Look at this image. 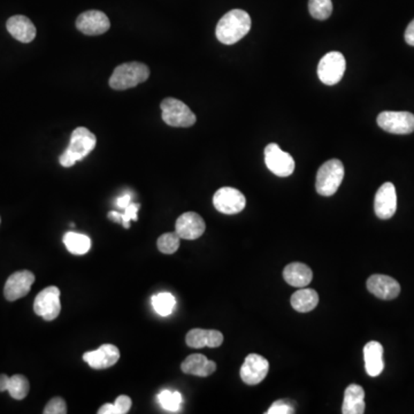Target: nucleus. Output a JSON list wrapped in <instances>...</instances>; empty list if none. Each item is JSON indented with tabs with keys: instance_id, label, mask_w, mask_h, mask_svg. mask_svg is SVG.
I'll return each instance as SVG.
<instances>
[{
	"instance_id": "25",
	"label": "nucleus",
	"mask_w": 414,
	"mask_h": 414,
	"mask_svg": "<svg viewBox=\"0 0 414 414\" xmlns=\"http://www.w3.org/2000/svg\"><path fill=\"white\" fill-rule=\"evenodd\" d=\"M64 243L73 255H85L91 249V240L89 236L73 231H69L64 236Z\"/></svg>"
},
{
	"instance_id": "9",
	"label": "nucleus",
	"mask_w": 414,
	"mask_h": 414,
	"mask_svg": "<svg viewBox=\"0 0 414 414\" xmlns=\"http://www.w3.org/2000/svg\"><path fill=\"white\" fill-rule=\"evenodd\" d=\"M265 163L273 174L280 177H290L296 166L294 158L288 152L282 151L276 143H271L266 146Z\"/></svg>"
},
{
	"instance_id": "28",
	"label": "nucleus",
	"mask_w": 414,
	"mask_h": 414,
	"mask_svg": "<svg viewBox=\"0 0 414 414\" xmlns=\"http://www.w3.org/2000/svg\"><path fill=\"white\" fill-rule=\"evenodd\" d=\"M158 401L165 410L179 412L183 404V397L179 391L163 390L158 395Z\"/></svg>"
},
{
	"instance_id": "18",
	"label": "nucleus",
	"mask_w": 414,
	"mask_h": 414,
	"mask_svg": "<svg viewBox=\"0 0 414 414\" xmlns=\"http://www.w3.org/2000/svg\"><path fill=\"white\" fill-rule=\"evenodd\" d=\"M7 30L17 41L21 43H30L37 34L35 24L30 19L24 15H14L7 20Z\"/></svg>"
},
{
	"instance_id": "6",
	"label": "nucleus",
	"mask_w": 414,
	"mask_h": 414,
	"mask_svg": "<svg viewBox=\"0 0 414 414\" xmlns=\"http://www.w3.org/2000/svg\"><path fill=\"white\" fill-rule=\"evenodd\" d=\"M346 69L344 55L341 52L333 51L323 55L318 66L320 81L326 85H335L343 78Z\"/></svg>"
},
{
	"instance_id": "22",
	"label": "nucleus",
	"mask_w": 414,
	"mask_h": 414,
	"mask_svg": "<svg viewBox=\"0 0 414 414\" xmlns=\"http://www.w3.org/2000/svg\"><path fill=\"white\" fill-rule=\"evenodd\" d=\"M285 282L295 288H305L312 281L313 272L302 262H291L283 271Z\"/></svg>"
},
{
	"instance_id": "37",
	"label": "nucleus",
	"mask_w": 414,
	"mask_h": 414,
	"mask_svg": "<svg viewBox=\"0 0 414 414\" xmlns=\"http://www.w3.org/2000/svg\"><path fill=\"white\" fill-rule=\"evenodd\" d=\"M8 384H10V377L6 374H0V393L8 390Z\"/></svg>"
},
{
	"instance_id": "21",
	"label": "nucleus",
	"mask_w": 414,
	"mask_h": 414,
	"mask_svg": "<svg viewBox=\"0 0 414 414\" xmlns=\"http://www.w3.org/2000/svg\"><path fill=\"white\" fill-rule=\"evenodd\" d=\"M181 370L183 373L191 374L196 377H210L217 370V363L212 360L207 359L204 354L194 353L188 357L181 365Z\"/></svg>"
},
{
	"instance_id": "19",
	"label": "nucleus",
	"mask_w": 414,
	"mask_h": 414,
	"mask_svg": "<svg viewBox=\"0 0 414 414\" xmlns=\"http://www.w3.org/2000/svg\"><path fill=\"white\" fill-rule=\"evenodd\" d=\"M186 343L194 349H201L205 346L217 348L224 343V335L219 330L195 328L187 334Z\"/></svg>"
},
{
	"instance_id": "33",
	"label": "nucleus",
	"mask_w": 414,
	"mask_h": 414,
	"mask_svg": "<svg viewBox=\"0 0 414 414\" xmlns=\"http://www.w3.org/2000/svg\"><path fill=\"white\" fill-rule=\"evenodd\" d=\"M66 413H67V405H66L65 401L60 397L52 398L44 408V414Z\"/></svg>"
},
{
	"instance_id": "15",
	"label": "nucleus",
	"mask_w": 414,
	"mask_h": 414,
	"mask_svg": "<svg viewBox=\"0 0 414 414\" xmlns=\"http://www.w3.org/2000/svg\"><path fill=\"white\" fill-rule=\"evenodd\" d=\"M120 359V351L113 344H104L95 351L83 354V360L93 370H106L114 366Z\"/></svg>"
},
{
	"instance_id": "7",
	"label": "nucleus",
	"mask_w": 414,
	"mask_h": 414,
	"mask_svg": "<svg viewBox=\"0 0 414 414\" xmlns=\"http://www.w3.org/2000/svg\"><path fill=\"white\" fill-rule=\"evenodd\" d=\"M34 311L46 321L57 319L62 311L59 288L53 285L43 289L35 298Z\"/></svg>"
},
{
	"instance_id": "34",
	"label": "nucleus",
	"mask_w": 414,
	"mask_h": 414,
	"mask_svg": "<svg viewBox=\"0 0 414 414\" xmlns=\"http://www.w3.org/2000/svg\"><path fill=\"white\" fill-rule=\"evenodd\" d=\"M294 413L292 405L289 404L288 402L276 401L274 404L269 408L267 414H289Z\"/></svg>"
},
{
	"instance_id": "32",
	"label": "nucleus",
	"mask_w": 414,
	"mask_h": 414,
	"mask_svg": "<svg viewBox=\"0 0 414 414\" xmlns=\"http://www.w3.org/2000/svg\"><path fill=\"white\" fill-rule=\"evenodd\" d=\"M139 206H141V205L130 203V204L125 208V213H119V212L113 210V212H109V219H112L113 221H116V222L123 221V227L127 229V228L130 227V221H137V212H138Z\"/></svg>"
},
{
	"instance_id": "13",
	"label": "nucleus",
	"mask_w": 414,
	"mask_h": 414,
	"mask_svg": "<svg viewBox=\"0 0 414 414\" xmlns=\"http://www.w3.org/2000/svg\"><path fill=\"white\" fill-rule=\"evenodd\" d=\"M397 210L396 188L391 182H386L377 190L374 199V210L377 217L387 220L394 217Z\"/></svg>"
},
{
	"instance_id": "10",
	"label": "nucleus",
	"mask_w": 414,
	"mask_h": 414,
	"mask_svg": "<svg viewBox=\"0 0 414 414\" xmlns=\"http://www.w3.org/2000/svg\"><path fill=\"white\" fill-rule=\"evenodd\" d=\"M213 205L220 213L237 214L244 210L246 199L241 191L231 187H224L215 192Z\"/></svg>"
},
{
	"instance_id": "4",
	"label": "nucleus",
	"mask_w": 414,
	"mask_h": 414,
	"mask_svg": "<svg viewBox=\"0 0 414 414\" xmlns=\"http://www.w3.org/2000/svg\"><path fill=\"white\" fill-rule=\"evenodd\" d=\"M344 177V166L339 159H330L320 167L316 174V192L323 197L336 194Z\"/></svg>"
},
{
	"instance_id": "38",
	"label": "nucleus",
	"mask_w": 414,
	"mask_h": 414,
	"mask_svg": "<svg viewBox=\"0 0 414 414\" xmlns=\"http://www.w3.org/2000/svg\"><path fill=\"white\" fill-rule=\"evenodd\" d=\"M0 222H1V220H0Z\"/></svg>"
},
{
	"instance_id": "8",
	"label": "nucleus",
	"mask_w": 414,
	"mask_h": 414,
	"mask_svg": "<svg viewBox=\"0 0 414 414\" xmlns=\"http://www.w3.org/2000/svg\"><path fill=\"white\" fill-rule=\"evenodd\" d=\"M377 125L387 133L408 135L414 132V114L384 111L377 116Z\"/></svg>"
},
{
	"instance_id": "1",
	"label": "nucleus",
	"mask_w": 414,
	"mask_h": 414,
	"mask_svg": "<svg viewBox=\"0 0 414 414\" xmlns=\"http://www.w3.org/2000/svg\"><path fill=\"white\" fill-rule=\"evenodd\" d=\"M251 29V17L245 10H231L217 22L215 35L217 41L224 45H233L241 41Z\"/></svg>"
},
{
	"instance_id": "31",
	"label": "nucleus",
	"mask_w": 414,
	"mask_h": 414,
	"mask_svg": "<svg viewBox=\"0 0 414 414\" xmlns=\"http://www.w3.org/2000/svg\"><path fill=\"white\" fill-rule=\"evenodd\" d=\"M132 408V399L126 395L119 396L116 398L114 404L102 405V408H99V414H126L129 412Z\"/></svg>"
},
{
	"instance_id": "29",
	"label": "nucleus",
	"mask_w": 414,
	"mask_h": 414,
	"mask_svg": "<svg viewBox=\"0 0 414 414\" xmlns=\"http://www.w3.org/2000/svg\"><path fill=\"white\" fill-rule=\"evenodd\" d=\"M309 14L316 20H327L333 13L332 0H309Z\"/></svg>"
},
{
	"instance_id": "3",
	"label": "nucleus",
	"mask_w": 414,
	"mask_h": 414,
	"mask_svg": "<svg viewBox=\"0 0 414 414\" xmlns=\"http://www.w3.org/2000/svg\"><path fill=\"white\" fill-rule=\"evenodd\" d=\"M150 76V69L142 62H126L116 67L109 78V87L114 90L135 88L145 82Z\"/></svg>"
},
{
	"instance_id": "12",
	"label": "nucleus",
	"mask_w": 414,
	"mask_h": 414,
	"mask_svg": "<svg viewBox=\"0 0 414 414\" xmlns=\"http://www.w3.org/2000/svg\"><path fill=\"white\" fill-rule=\"evenodd\" d=\"M76 28L78 30L81 31L82 34L98 36L109 30L111 22L104 12L96 10H87L78 17Z\"/></svg>"
},
{
	"instance_id": "27",
	"label": "nucleus",
	"mask_w": 414,
	"mask_h": 414,
	"mask_svg": "<svg viewBox=\"0 0 414 414\" xmlns=\"http://www.w3.org/2000/svg\"><path fill=\"white\" fill-rule=\"evenodd\" d=\"M29 381L27 377L21 375V374H15L13 377H10V384H8V393H10V397L17 399V401H22L27 397L29 394Z\"/></svg>"
},
{
	"instance_id": "24",
	"label": "nucleus",
	"mask_w": 414,
	"mask_h": 414,
	"mask_svg": "<svg viewBox=\"0 0 414 414\" xmlns=\"http://www.w3.org/2000/svg\"><path fill=\"white\" fill-rule=\"evenodd\" d=\"M291 306L300 313L309 312L319 304V295L313 289L300 288L291 296Z\"/></svg>"
},
{
	"instance_id": "16",
	"label": "nucleus",
	"mask_w": 414,
	"mask_h": 414,
	"mask_svg": "<svg viewBox=\"0 0 414 414\" xmlns=\"http://www.w3.org/2000/svg\"><path fill=\"white\" fill-rule=\"evenodd\" d=\"M205 221L199 214L195 212H187L179 217L175 224V231L180 238L194 241L204 234Z\"/></svg>"
},
{
	"instance_id": "26",
	"label": "nucleus",
	"mask_w": 414,
	"mask_h": 414,
	"mask_svg": "<svg viewBox=\"0 0 414 414\" xmlns=\"http://www.w3.org/2000/svg\"><path fill=\"white\" fill-rule=\"evenodd\" d=\"M177 300L170 292H160L152 297L153 309L160 316H168L173 313Z\"/></svg>"
},
{
	"instance_id": "35",
	"label": "nucleus",
	"mask_w": 414,
	"mask_h": 414,
	"mask_svg": "<svg viewBox=\"0 0 414 414\" xmlns=\"http://www.w3.org/2000/svg\"><path fill=\"white\" fill-rule=\"evenodd\" d=\"M404 37L405 42H406L408 45L414 46V19L411 21V24H408V28H406Z\"/></svg>"
},
{
	"instance_id": "30",
	"label": "nucleus",
	"mask_w": 414,
	"mask_h": 414,
	"mask_svg": "<svg viewBox=\"0 0 414 414\" xmlns=\"http://www.w3.org/2000/svg\"><path fill=\"white\" fill-rule=\"evenodd\" d=\"M180 236L175 233H167L158 238L156 245L160 252L165 255H173L180 248Z\"/></svg>"
},
{
	"instance_id": "23",
	"label": "nucleus",
	"mask_w": 414,
	"mask_h": 414,
	"mask_svg": "<svg viewBox=\"0 0 414 414\" xmlns=\"http://www.w3.org/2000/svg\"><path fill=\"white\" fill-rule=\"evenodd\" d=\"M365 412V391L361 386L350 384L344 391L343 414H363Z\"/></svg>"
},
{
	"instance_id": "36",
	"label": "nucleus",
	"mask_w": 414,
	"mask_h": 414,
	"mask_svg": "<svg viewBox=\"0 0 414 414\" xmlns=\"http://www.w3.org/2000/svg\"><path fill=\"white\" fill-rule=\"evenodd\" d=\"M130 203H132V196H130L129 194H127L118 199V201H116V205H118V207H120V208H123V210H125V208H126V207L128 206Z\"/></svg>"
},
{
	"instance_id": "11",
	"label": "nucleus",
	"mask_w": 414,
	"mask_h": 414,
	"mask_svg": "<svg viewBox=\"0 0 414 414\" xmlns=\"http://www.w3.org/2000/svg\"><path fill=\"white\" fill-rule=\"evenodd\" d=\"M269 370V360L257 354V353H250L245 358L244 363L241 367V379L244 384L249 386H255L262 382Z\"/></svg>"
},
{
	"instance_id": "5",
	"label": "nucleus",
	"mask_w": 414,
	"mask_h": 414,
	"mask_svg": "<svg viewBox=\"0 0 414 414\" xmlns=\"http://www.w3.org/2000/svg\"><path fill=\"white\" fill-rule=\"evenodd\" d=\"M161 118L163 123L175 128H188L196 123V116L187 104L177 98L163 99L161 104Z\"/></svg>"
},
{
	"instance_id": "2",
	"label": "nucleus",
	"mask_w": 414,
	"mask_h": 414,
	"mask_svg": "<svg viewBox=\"0 0 414 414\" xmlns=\"http://www.w3.org/2000/svg\"><path fill=\"white\" fill-rule=\"evenodd\" d=\"M96 144L97 138L95 134H92L85 127H78L71 133L69 147L59 158L60 165L66 168L74 166L76 161L84 159L95 149Z\"/></svg>"
},
{
	"instance_id": "17",
	"label": "nucleus",
	"mask_w": 414,
	"mask_h": 414,
	"mask_svg": "<svg viewBox=\"0 0 414 414\" xmlns=\"http://www.w3.org/2000/svg\"><path fill=\"white\" fill-rule=\"evenodd\" d=\"M367 289L375 297L384 300L395 299L401 292V285L395 278L381 274H375L367 280Z\"/></svg>"
},
{
	"instance_id": "20",
	"label": "nucleus",
	"mask_w": 414,
	"mask_h": 414,
	"mask_svg": "<svg viewBox=\"0 0 414 414\" xmlns=\"http://www.w3.org/2000/svg\"><path fill=\"white\" fill-rule=\"evenodd\" d=\"M365 368L370 377H379L384 368V346L379 342L370 341L363 348Z\"/></svg>"
},
{
	"instance_id": "14",
	"label": "nucleus",
	"mask_w": 414,
	"mask_h": 414,
	"mask_svg": "<svg viewBox=\"0 0 414 414\" xmlns=\"http://www.w3.org/2000/svg\"><path fill=\"white\" fill-rule=\"evenodd\" d=\"M34 273L30 271H20L15 272L7 278L3 288L5 298L10 302H14L17 299L22 298L27 296L30 291L31 285H34Z\"/></svg>"
}]
</instances>
